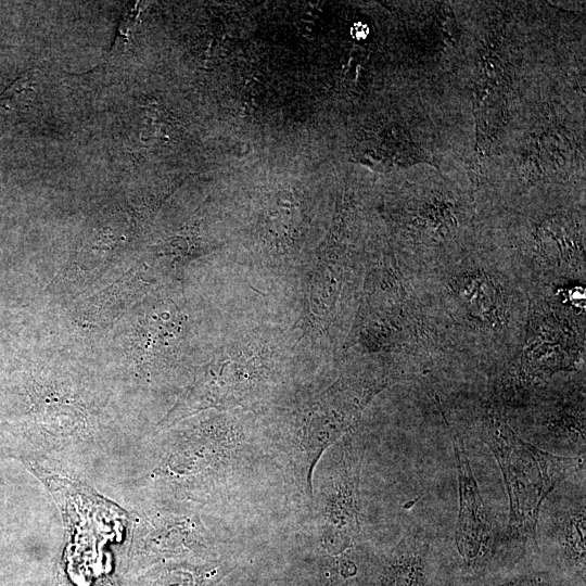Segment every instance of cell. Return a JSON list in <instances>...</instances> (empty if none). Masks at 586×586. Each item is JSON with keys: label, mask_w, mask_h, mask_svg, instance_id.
<instances>
[{"label": "cell", "mask_w": 586, "mask_h": 586, "mask_svg": "<svg viewBox=\"0 0 586 586\" xmlns=\"http://www.w3.org/2000/svg\"><path fill=\"white\" fill-rule=\"evenodd\" d=\"M556 538L571 552L575 553L582 563L585 556V504L584 497L579 502L569 507L564 513L555 520Z\"/></svg>", "instance_id": "obj_4"}, {"label": "cell", "mask_w": 586, "mask_h": 586, "mask_svg": "<svg viewBox=\"0 0 586 586\" xmlns=\"http://www.w3.org/2000/svg\"><path fill=\"white\" fill-rule=\"evenodd\" d=\"M453 445L459 487L456 544L460 555L470 562L488 551L493 528L461 437L454 435Z\"/></svg>", "instance_id": "obj_3"}, {"label": "cell", "mask_w": 586, "mask_h": 586, "mask_svg": "<svg viewBox=\"0 0 586 586\" xmlns=\"http://www.w3.org/2000/svg\"><path fill=\"white\" fill-rule=\"evenodd\" d=\"M484 441L496 457L509 497L510 538L536 544L537 522L544 500L581 467V458L561 457L524 442L507 422L492 413Z\"/></svg>", "instance_id": "obj_1"}, {"label": "cell", "mask_w": 586, "mask_h": 586, "mask_svg": "<svg viewBox=\"0 0 586 586\" xmlns=\"http://www.w3.org/2000/svg\"><path fill=\"white\" fill-rule=\"evenodd\" d=\"M358 483L359 462L344 453L341 468L324 495L322 510V543L331 552L345 550L359 532Z\"/></svg>", "instance_id": "obj_2"}]
</instances>
